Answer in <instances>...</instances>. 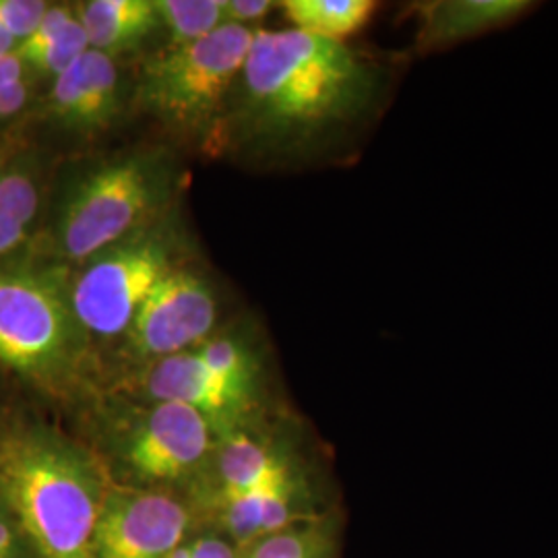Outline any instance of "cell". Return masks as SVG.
Listing matches in <instances>:
<instances>
[{"label":"cell","mask_w":558,"mask_h":558,"mask_svg":"<svg viewBox=\"0 0 558 558\" xmlns=\"http://www.w3.org/2000/svg\"><path fill=\"white\" fill-rule=\"evenodd\" d=\"M410 57H383L299 29H257L221 131L260 158H352L398 89Z\"/></svg>","instance_id":"cell-1"},{"label":"cell","mask_w":558,"mask_h":558,"mask_svg":"<svg viewBox=\"0 0 558 558\" xmlns=\"http://www.w3.org/2000/svg\"><path fill=\"white\" fill-rule=\"evenodd\" d=\"M182 499L199 527L240 546L339 507L329 459L288 408L216 440Z\"/></svg>","instance_id":"cell-2"},{"label":"cell","mask_w":558,"mask_h":558,"mask_svg":"<svg viewBox=\"0 0 558 558\" xmlns=\"http://www.w3.org/2000/svg\"><path fill=\"white\" fill-rule=\"evenodd\" d=\"M108 480L80 439L21 410H0V505L36 558H92Z\"/></svg>","instance_id":"cell-3"},{"label":"cell","mask_w":558,"mask_h":558,"mask_svg":"<svg viewBox=\"0 0 558 558\" xmlns=\"http://www.w3.org/2000/svg\"><path fill=\"white\" fill-rule=\"evenodd\" d=\"M64 263L0 265V366L77 408L101 391L100 364L71 304Z\"/></svg>","instance_id":"cell-4"},{"label":"cell","mask_w":558,"mask_h":558,"mask_svg":"<svg viewBox=\"0 0 558 558\" xmlns=\"http://www.w3.org/2000/svg\"><path fill=\"white\" fill-rule=\"evenodd\" d=\"M80 440L110 486L184 495L214 451L216 437L199 414L174 401L106 391L75 408Z\"/></svg>","instance_id":"cell-5"},{"label":"cell","mask_w":558,"mask_h":558,"mask_svg":"<svg viewBox=\"0 0 558 558\" xmlns=\"http://www.w3.org/2000/svg\"><path fill=\"white\" fill-rule=\"evenodd\" d=\"M179 172L163 149H135L92 163L60 197L52 242L60 263L80 265L174 209Z\"/></svg>","instance_id":"cell-6"},{"label":"cell","mask_w":558,"mask_h":558,"mask_svg":"<svg viewBox=\"0 0 558 558\" xmlns=\"http://www.w3.org/2000/svg\"><path fill=\"white\" fill-rule=\"evenodd\" d=\"M106 391L154 401H174L195 410L216 440L278 412L267 360L255 339L218 329L201 345L154 362Z\"/></svg>","instance_id":"cell-7"},{"label":"cell","mask_w":558,"mask_h":558,"mask_svg":"<svg viewBox=\"0 0 558 558\" xmlns=\"http://www.w3.org/2000/svg\"><path fill=\"white\" fill-rule=\"evenodd\" d=\"M257 29L226 23L193 44L166 46L141 66L131 106L179 135L220 129Z\"/></svg>","instance_id":"cell-8"},{"label":"cell","mask_w":558,"mask_h":558,"mask_svg":"<svg viewBox=\"0 0 558 558\" xmlns=\"http://www.w3.org/2000/svg\"><path fill=\"white\" fill-rule=\"evenodd\" d=\"M174 211L71 269V304L101 364L117 348L143 302L172 269L186 263Z\"/></svg>","instance_id":"cell-9"},{"label":"cell","mask_w":558,"mask_h":558,"mask_svg":"<svg viewBox=\"0 0 558 558\" xmlns=\"http://www.w3.org/2000/svg\"><path fill=\"white\" fill-rule=\"evenodd\" d=\"M218 331L214 286L189 263L172 269L143 302L131 327L101 364V389L201 345Z\"/></svg>","instance_id":"cell-10"},{"label":"cell","mask_w":558,"mask_h":558,"mask_svg":"<svg viewBox=\"0 0 558 558\" xmlns=\"http://www.w3.org/2000/svg\"><path fill=\"white\" fill-rule=\"evenodd\" d=\"M195 527L180 495L110 486L92 538V558H168Z\"/></svg>","instance_id":"cell-11"},{"label":"cell","mask_w":558,"mask_h":558,"mask_svg":"<svg viewBox=\"0 0 558 558\" xmlns=\"http://www.w3.org/2000/svg\"><path fill=\"white\" fill-rule=\"evenodd\" d=\"M46 114L60 131L94 141L112 131L124 114V81L117 60L87 50L52 81Z\"/></svg>","instance_id":"cell-12"},{"label":"cell","mask_w":558,"mask_h":558,"mask_svg":"<svg viewBox=\"0 0 558 558\" xmlns=\"http://www.w3.org/2000/svg\"><path fill=\"white\" fill-rule=\"evenodd\" d=\"M532 0H422L408 4L414 23V57L442 54L461 44L513 27L534 11Z\"/></svg>","instance_id":"cell-13"},{"label":"cell","mask_w":558,"mask_h":558,"mask_svg":"<svg viewBox=\"0 0 558 558\" xmlns=\"http://www.w3.org/2000/svg\"><path fill=\"white\" fill-rule=\"evenodd\" d=\"M89 48L117 60L161 32L156 0H87L75 4Z\"/></svg>","instance_id":"cell-14"},{"label":"cell","mask_w":558,"mask_h":558,"mask_svg":"<svg viewBox=\"0 0 558 558\" xmlns=\"http://www.w3.org/2000/svg\"><path fill=\"white\" fill-rule=\"evenodd\" d=\"M89 50V41L77 20L75 4H50L38 29L20 41L15 57L25 71L59 77Z\"/></svg>","instance_id":"cell-15"},{"label":"cell","mask_w":558,"mask_h":558,"mask_svg":"<svg viewBox=\"0 0 558 558\" xmlns=\"http://www.w3.org/2000/svg\"><path fill=\"white\" fill-rule=\"evenodd\" d=\"M341 546L343 511L338 507L242 546L240 558H341Z\"/></svg>","instance_id":"cell-16"},{"label":"cell","mask_w":558,"mask_h":558,"mask_svg":"<svg viewBox=\"0 0 558 558\" xmlns=\"http://www.w3.org/2000/svg\"><path fill=\"white\" fill-rule=\"evenodd\" d=\"M279 7L292 29L345 41L371 23L379 4L373 0H286Z\"/></svg>","instance_id":"cell-17"},{"label":"cell","mask_w":558,"mask_h":558,"mask_svg":"<svg viewBox=\"0 0 558 558\" xmlns=\"http://www.w3.org/2000/svg\"><path fill=\"white\" fill-rule=\"evenodd\" d=\"M40 209V186L34 172L23 166L0 170V265L29 240Z\"/></svg>","instance_id":"cell-18"},{"label":"cell","mask_w":558,"mask_h":558,"mask_svg":"<svg viewBox=\"0 0 558 558\" xmlns=\"http://www.w3.org/2000/svg\"><path fill=\"white\" fill-rule=\"evenodd\" d=\"M168 46L203 40L226 25V0H156Z\"/></svg>","instance_id":"cell-19"},{"label":"cell","mask_w":558,"mask_h":558,"mask_svg":"<svg viewBox=\"0 0 558 558\" xmlns=\"http://www.w3.org/2000/svg\"><path fill=\"white\" fill-rule=\"evenodd\" d=\"M242 546L209 527H195L168 558H240Z\"/></svg>","instance_id":"cell-20"},{"label":"cell","mask_w":558,"mask_h":558,"mask_svg":"<svg viewBox=\"0 0 558 558\" xmlns=\"http://www.w3.org/2000/svg\"><path fill=\"white\" fill-rule=\"evenodd\" d=\"M48 7L41 0H0V27L17 44L27 40L38 29Z\"/></svg>","instance_id":"cell-21"},{"label":"cell","mask_w":558,"mask_h":558,"mask_svg":"<svg viewBox=\"0 0 558 558\" xmlns=\"http://www.w3.org/2000/svg\"><path fill=\"white\" fill-rule=\"evenodd\" d=\"M278 4L271 0H226V23L248 29L265 20Z\"/></svg>","instance_id":"cell-22"},{"label":"cell","mask_w":558,"mask_h":558,"mask_svg":"<svg viewBox=\"0 0 558 558\" xmlns=\"http://www.w3.org/2000/svg\"><path fill=\"white\" fill-rule=\"evenodd\" d=\"M0 558H36L15 521L0 505Z\"/></svg>","instance_id":"cell-23"},{"label":"cell","mask_w":558,"mask_h":558,"mask_svg":"<svg viewBox=\"0 0 558 558\" xmlns=\"http://www.w3.org/2000/svg\"><path fill=\"white\" fill-rule=\"evenodd\" d=\"M29 100V85L25 80L0 85V120L20 114Z\"/></svg>","instance_id":"cell-24"}]
</instances>
